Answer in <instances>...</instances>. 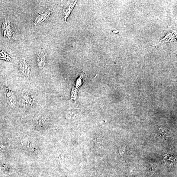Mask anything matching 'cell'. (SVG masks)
Segmentation results:
<instances>
[{
	"mask_svg": "<svg viewBox=\"0 0 177 177\" xmlns=\"http://www.w3.org/2000/svg\"><path fill=\"white\" fill-rule=\"evenodd\" d=\"M7 89L6 95L7 102L11 107H14L16 105L17 101L16 95L13 91L10 90L9 88H7Z\"/></svg>",
	"mask_w": 177,
	"mask_h": 177,
	"instance_id": "3957f363",
	"label": "cell"
},
{
	"mask_svg": "<svg viewBox=\"0 0 177 177\" xmlns=\"http://www.w3.org/2000/svg\"><path fill=\"white\" fill-rule=\"evenodd\" d=\"M33 98L29 95H24V102L25 107H28L32 105Z\"/></svg>",
	"mask_w": 177,
	"mask_h": 177,
	"instance_id": "52a82bcc",
	"label": "cell"
},
{
	"mask_svg": "<svg viewBox=\"0 0 177 177\" xmlns=\"http://www.w3.org/2000/svg\"><path fill=\"white\" fill-rule=\"evenodd\" d=\"M20 70L23 75L28 77L31 72L30 63L25 59L23 60L21 63Z\"/></svg>",
	"mask_w": 177,
	"mask_h": 177,
	"instance_id": "7a4b0ae2",
	"label": "cell"
},
{
	"mask_svg": "<svg viewBox=\"0 0 177 177\" xmlns=\"http://www.w3.org/2000/svg\"><path fill=\"white\" fill-rule=\"evenodd\" d=\"M75 2L76 1L74 2H73L72 4H71L70 5L68 6L65 8L63 11V14L64 16V19L65 21H66L67 18L69 16V14H70L71 11H72L73 7H74L75 5L76 1V2Z\"/></svg>",
	"mask_w": 177,
	"mask_h": 177,
	"instance_id": "8992f818",
	"label": "cell"
},
{
	"mask_svg": "<svg viewBox=\"0 0 177 177\" xmlns=\"http://www.w3.org/2000/svg\"><path fill=\"white\" fill-rule=\"evenodd\" d=\"M2 31L5 37L9 39H11L14 37L12 25L10 21L7 20L5 21L2 25Z\"/></svg>",
	"mask_w": 177,
	"mask_h": 177,
	"instance_id": "6da1fadb",
	"label": "cell"
},
{
	"mask_svg": "<svg viewBox=\"0 0 177 177\" xmlns=\"http://www.w3.org/2000/svg\"><path fill=\"white\" fill-rule=\"evenodd\" d=\"M126 150L127 147L126 146L122 145L119 146L118 147V152L121 159H123L124 158V156L126 151Z\"/></svg>",
	"mask_w": 177,
	"mask_h": 177,
	"instance_id": "ba28073f",
	"label": "cell"
},
{
	"mask_svg": "<svg viewBox=\"0 0 177 177\" xmlns=\"http://www.w3.org/2000/svg\"><path fill=\"white\" fill-rule=\"evenodd\" d=\"M50 14V11L48 10L38 15L34 20V25H36L38 23L43 22L47 20L49 18Z\"/></svg>",
	"mask_w": 177,
	"mask_h": 177,
	"instance_id": "5b68a950",
	"label": "cell"
},
{
	"mask_svg": "<svg viewBox=\"0 0 177 177\" xmlns=\"http://www.w3.org/2000/svg\"><path fill=\"white\" fill-rule=\"evenodd\" d=\"M6 147L5 145L0 144V149H5Z\"/></svg>",
	"mask_w": 177,
	"mask_h": 177,
	"instance_id": "9c48e42d",
	"label": "cell"
},
{
	"mask_svg": "<svg viewBox=\"0 0 177 177\" xmlns=\"http://www.w3.org/2000/svg\"><path fill=\"white\" fill-rule=\"evenodd\" d=\"M47 54L43 50H41L38 54L37 56V64L39 67L41 69L44 66Z\"/></svg>",
	"mask_w": 177,
	"mask_h": 177,
	"instance_id": "277c9868",
	"label": "cell"
}]
</instances>
